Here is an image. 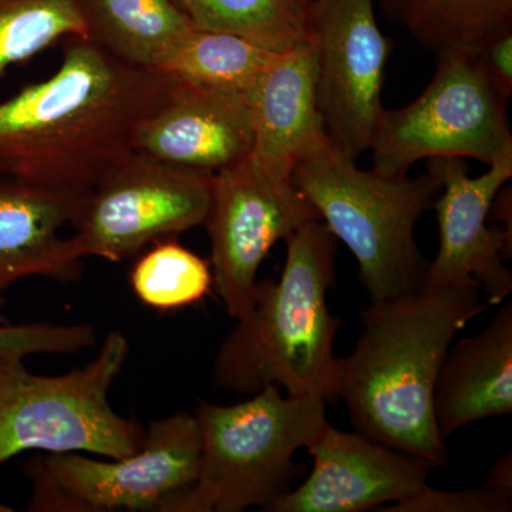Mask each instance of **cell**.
I'll use <instances>...</instances> for the list:
<instances>
[{
  "instance_id": "obj_1",
  "label": "cell",
  "mask_w": 512,
  "mask_h": 512,
  "mask_svg": "<svg viewBox=\"0 0 512 512\" xmlns=\"http://www.w3.org/2000/svg\"><path fill=\"white\" fill-rule=\"evenodd\" d=\"M174 82L121 62L90 37H69L52 77L0 101V180L89 194L134 153L138 127Z\"/></svg>"
},
{
  "instance_id": "obj_2",
  "label": "cell",
  "mask_w": 512,
  "mask_h": 512,
  "mask_svg": "<svg viewBox=\"0 0 512 512\" xmlns=\"http://www.w3.org/2000/svg\"><path fill=\"white\" fill-rule=\"evenodd\" d=\"M480 291L476 282L421 284L363 309L355 349L336 363L335 396L346 404L356 431L434 467L446 466L434 386L457 333L491 306Z\"/></svg>"
},
{
  "instance_id": "obj_3",
  "label": "cell",
  "mask_w": 512,
  "mask_h": 512,
  "mask_svg": "<svg viewBox=\"0 0 512 512\" xmlns=\"http://www.w3.org/2000/svg\"><path fill=\"white\" fill-rule=\"evenodd\" d=\"M285 242L281 278L258 281L254 309L218 349L214 382L248 396L276 384L289 396L328 403L336 397L340 319L330 312L328 293L336 281L338 239L319 220Z\"/></svg>"
},
{
  "instance_id": "obj_4",
  "label": "cell",
  "mask_w": 512,
  "mask_h": 512,
  "mask_svg": "<svg viewBox=\"0 0 512 512\" xmlns=\"http://www.w3.org/2000/svg\"><path fill=\"white\" fill-rule=\"evenodd\" d=\"M326 404L319 397L284 396L276 384L245 402L200 403L197 478L160 512L268 511L303 473L295 454L313 446L329 426Z\"/></svg>"
},
{
  "instance_id": "obj_5",
  "label": "cell",
  "mask_w": 512,
  "mask_h": 512,
  "mask_svg": "<svg viewBox=\"0 0 512 512\" xmlns=\"http://www.w3.org/2000/svg\"><path fill=\"white\" fill-rule=\"evenodd\" d=\"M292 180L355 256L370 303L420 288L429 262L417 247L414 228L439 197L436 175L389 178L360 170L326 138L299 161Z\"/></svg>"
},
{
  "instance_id": "obj_6",
  "label": "cell",
  "mask_w": 512,
  "mask_h": 512,
  "mask_svg": "<svg viewBox=\"0 0 512 512\" xmlns=\"http://www.w3.org/2000/svg\"><path fill=\"white\" fill-rule=\"evenodd\" d=\"M130 353L119 330L96 359L62 376H36L22 359L0 356V463L29 450L123 458L143 446L146 430L110 406L109 392Z\"/></svg>"
},
{
  "instance_id": "obj_7",
  "label": "cell",
  "mask_w": 512,
  "mask_h": 512,
  "mask_svg": "<svg viewBox=\"0 0 512 512\" xmlns=\"http://www.w3.org/2000/svg\"><path fill=\"white\" fill-rule=\"evenodd\" d=\"M437 56L427 89L409 106L383 110L369 150L373 171L406 177L424 158H474L485 165L512 154L508 101L471 50Z\"/></svg>"
},
{
  "instance_id": "obj_8",
  "label": "cell",
  "mask_w": 512,
  "mask_h": 512,
  "mask_svg": "<svg viewBox=\"0 0 512 512\" xmlns=\"http://www.w3.org/2000/svg\"><path fill=\"white\" fill-rule=\"evenodd\" d=\"M195 414L154 421L136 453L109 461L52 454L26 467L33 485L30 511H160L194 483L201 458Z\"/></svg>"
},
{
  "instance_id": "obj_9",
  "label": "cell",
  "mask_w": 512,
  "mask_h": 512,
  "mask_svg": "<svg viewBox=\"0 0 512 512\" xmlns=\"http://www.w3.org/2000/svg\"><path fill=\"white\" fill-rule=\"evenodd\" d=\"M214 175L133 153L84 198L73 222L74 244L84 258L121 262L147 245L200 227L210 210Z\"/></svg>"
},
{
  "instance_id": "obj_10",
  "label": "cell",
  "mask_w": 512,
  "mask_h": 512,
  "mask_svg": "<svg viewBox=\"0 0 512 512\" xmlns=\"http://www.w3.org/2000/svg\"><path fill=\"white\" fill-rule=\"evenodd\" d=\"M319 220L293 180L274 177L251 156L214 175L204 225L214 286L231 318L254 309L258 271L276 242Z\"/></svg>"
},
{
  "instance_id": "obj_11",
  "label": "cell",
  "mask_w": 512,
  "mask_h": 512,
  "mask_svg": "<svg viewBox=\"0 0 512 512\" xmlns=\"http://www.w3.org/2000/svg\"><path fill=\"white\" fill-rule=\"evenodd\" d=\"M306 39L315 56L325 136L356 161L369 150L384 110V69L392 52L377 25L375 0H312Z\"/></svg>"
},
{
  "instance_id": "obj_12",
  "label": "cell",
  "mask_w": 512,
  "mask_h": 512,
  "mask_svg": "<svg viewBox=\"0 0 512 512\" xmlns=\"http://www.w3.org/2000/svg\"><path fill=\"white\" fill-rule=\"evenodd\" d=\"M429 173L441 184L433 205L440 245L421 284L476 282L491 306L500 305L512 292V274L504 262L512 255V234L503 225L488 224V217L495 195L511 180L512 154L476 178L468 175L463 158L456 157L433 158Z\"/></svg>"
},
{
  "instance_id": "obj_13",
  "label": "cell",
  "mask_w": 512,
  "mask_h": 512,
  "mask_svg": "<svg viewBox=\"0 0 512 512\" xmlns=\"http://www.w3.org/2000/svg\"><path fill=\"white\" fill-rule=\"evenodd\" d=\"M309 476L279 497L269 512H363L382 510L419 493L433 464L394 450L359 431L326 427L308 448Z\"/></svg>"
},
{
  "instance_id": "obj_14",
  "label": "cell",
  "mask_w": 512,
  "mask_h": 512,
  "mask_svg": "<svg viewBox=\"0 0 512 512\" xmlns=\"http://www.w3.org/2000/svg\"><path fill=\"white\" fill-rule=\"evenodd\" d=\"M174 80L163 106L138 127L134 153L207 175L251 156L254 117L249 94Z\"/></svg>"
},
{
  "instance_id": "obj_15",
  "label": "cell",
  "mask_w": 512,
  "mask_h": 512,
  "mask_svg": "<svg viewBox=\"0 0 512 512\" xmlns=\"http://www.w3.org/2000/svg\"><path fill=\"white\" fill-rule=\"evenodd\" d=\"M86 195L0 180V291L30 278H82V252L60 229L79 215Z\"/></svg>"
},
{
  "instance_id": "obj_16",
  "label": "cell",
  "mask_w": 512,
  "mask_h": 512,
  "mask_svg": "<svg viewBox=\"0 0 512 512\" xmlns=\"http://www.w3.org/2000/svg\"><path fill=\"white\" fill-rule=\"evenodd\" d=\"M249 100L254 117L251 157L274 177L292 180L299 161L328 138L319 116L315 56L308 39L278 52Z\"/></svg>"
},
{
  "instance_id": "obj_17",
  "label": "cell",
  "mask_w": 512,
  "mask_h": 512,
  "mask_svg": "<svg viewBox=\"0 0 512 512\" xmlns=\"http://www.w3.org/2000/svg\"><path fill=\"white\" fill-rule=\"evenodd\" d=\"M434 419L443 440L474 421L512 413V305L477 335L451 343L437 376Z\"/></svg>"
},
{
  "instance_id": "obj_18",
  "label": "cell",
  "mask_w": 512,
  "mask_h": 512,
  "mask_svg": "<svg viewBox=\"0 0 512 512\" xmlns=\"http://www.w3.org/2000/svg\"><path fill=\"white\" fill-rule=\"evenodd\" d=\"M87 37L121 62L157 70L195 28L177 0H79Z\"/></svg>"
},
{
  "instance_id": "obj_19",
  "label": "cell",
  "mask_w": 512,
  "mask_h": 512,
  "mask_svg": "<svg viewBox=\"0 0 512 512\" xmlns=\"http://www.w3.org/2000/svg\"><path fill=\"white\" fill-rule=\"evenodd\" d=\"M387 19L406 29L424 49L477 50L512 28V0H379Z\"/></svg>"
},
{
  "instance_id": "obj_20",
  "label": "cell",
  "mask_w": 512,
  "mask_h": 512,
  "mask_svg": "<svg viewBox=\"0 0 512 512\" xmlns=\"http://www.w3.org/2000/svg\"><path fill=\"white\" fill-rule=\"evenodd\" d=\"M276 50L231 32L194 28L160 72L198 86L249 94L274 62Z\"/></svg>"
},
{
  "instance_id": "obj_21",
  "label": "cell",
  "mask_w": 512,
  "mask_h": 512,
  "mask_svg": "<svg viewBox=\"0 0 512 512\" xmlns=\"http://www.w3.org/2000/svg\"><path fill=\"white\" fill-rule=\"evenodd\" d=\"M195 28L248 37L268 49H291L306 40L312 0H177Z\"/></svg>"
},
{
  "instance_id": "obj_22",
  "label": "cell",
  "mask_w": 512,
  "mask_h": 512,
  "mask_svg": "<svg viewBox=\"0 0 512 512\" xmlns=\"http://www.w3.org/2000/svg\"><path fill=\"white\" fill-rule=\"evenodd\" d=\"M74 36L87 37L79 0H0V76Z\"/></svg>"
},
{
  "instance_id": "obj_23",
  "label": "cell",
  "mask_w": 512,
  "mask_h": 512,
  "mask_svg": "<svg viewBox=\"0 0 512 512\" xmlns=\"http://www.w3.org/2000/svg\"><path fill=\"white\" fill-rule=\"evenodd\" d=\"M131 286L144 305L173 311L202 301L214 286V276L201 256L164 239L138 259Z\"/></svg>"
},
{
  "instance_id": "obj_24",
  "label": "cell",
  "mask_w": 512,
  "mask_h": 512,
  "mask_svg": "<svg viewBox=\"0 0 512 512\" xmlns=\"http://www.w3.org/2000/svg\"><path fill=\"white\" fill-rule=\"evenodd\" d=\"M96 339V328L89 323L6 325L3 322L0 323V356L23 360L35 353L69 355L92 348Z\"/></svg>"
},
{
  "instance_id": "obj_25",
  "label": "cell",
  "mask_w": 512,
  "mask_h": 512,
  "mask_svg": "<svg viewBox=\"0 0 512 512\" xmlns=\"http://www.w3.org/2000/svg\"><path fill=\"white\" fill-rule=\"evenodd\" d=\"M512 494L483 485L464 491L434 490L429 484L419 493L387 505L383 512H510Z\"/></svg>"
},
{
  "instance_id": "obj_26",
  "label": "cell",
  "mask_w": 512,
  "mask_h": 512,
  "mask_svg": "<svg viewBox=\"0 0 512 512\" xmlns=\"http://www.w3.org/2000/svg\"><path fill=\"white\" fill-rule=\"evenodd\" d=\"M478 59L488 80L505 100L512 94V28L505 29L478 46Z\"/></svg>"
},
{
  "instance_id": "obj_27",
  "label": "cell",
  "mask_w": 512,
  "mask_h": 512,
  "mask_svg": "<svg viewBox=\"0 0 512 512\" xmlns=\"http://www.w3.org/2000/svg\"><path fill=\"white\" fill-rule=\"evenodd\" d=\"M512 463L511 453L505 454L503 458L494 464L493 470L488 474L484 485L494 490L504 491L512 494Z\"/></svg>"
},
{
  "instance_id": "obj_28",
  "label": "cell",
  "mask_w": 512,
  "mask_h": 512,
  "mask_svg": "<svg viewBox=\"0 0 512 512\" xmlns=\"http://www.w3.org/2000/svg\"><path fill=\"white\" fill-rule=\"evenodd\" d=\"M12 508L8 507V505L3 504L2 501H0V512H12Z\"/></svg>"
},
{
  "instance_id": "obj_29",
  "label": "cell",
  "mask_w": 512,
  "mask_h": 512,
  "mask_svg": "<svg viewBox=\"0 0 512 512\" xmlns=\"http://www.w3.org/2000/svg\"><path fill=\"white\" fill-rule=\"evenodd\" d=\"M2 305H3V301H2V298H0V323L5 322V318H3V315H2Z\"/></svg>"
}]
</instances>
